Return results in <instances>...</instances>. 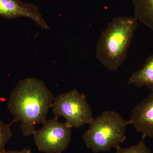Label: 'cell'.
I'll return each mask as SVG.
<instances>
[{
    "label": "cell",
    "instance_id": "52a82bcc",
    "mask_svg": "<svg viewBox=\"0 0 153 153\" xmlns=\"http://www.w3.org/2000/svg\"><path fill=\"white\" fill-rule=\"evenodd\" d=\"M131 124L143 136L153 138V91L132 109Z\"/></svg>",
    "mask_w": 153,
    "mask_h": 153
},
{
    "label": "cell",
    "instance_id": "9c48e42d",
    "mask_svg": "<svg viewBox=\"0 0 153 153\" xmlns=\"http://www.w3.org/2000/svg\"><path fill=\"white\" fill-rule=\"evenodd\" d=\"M134 17L153 31V0H132Z\"/></svg>",
    "mask_w": 153,
    "mask_h": 153
},
{
    "label": "cell",
    "instance_id": "6da1fadb",
    "mask_svg": "<svg viewBox=\"0 0 153 153\" xmlns=\"http://www.w3.org/2000/svg\"><path fill=\"white\" fill-rule=\"evenodd\" d=\"M54 99L44 81L36 78L21 80L9 99L8 108L14 116L10 124L20 122L22 133L25 136L34 134L36 126L47 120Z\"/></svg>",
    "mask_w": 153,
    "mask_h": 153
},
{
    "label": "cell",
    "instance_id": "8fae6325",
    "mask_svg": "<svg viewBox=\"0 0 153 153\" xmlns=\"http://www.w3.org/2000/svg\"><path fill=\"white\" fill-rule=\"evenodd\" d=\"M145 137L143 136L140 142L136 146L126 148L117 147L116 148V153H151L150 149L145 143Z\"/></svg>",
    "mask_w": 153,
    "mask_h": 153
},
{
    "label": "cell",
    "instance_id": "3957f363",
    "mask_svg": "<svg viewBox=\"0 0 153 153\" xmlns=\"http://www.w3.org/2000/svg\"><path fill=\"white\" fill-rule=\"evenodd\" d=\"M131 124L117 112L107 111L94 119L82 139L94 153L107 152L126 140V128Z\"/></svg>",
    "mask_w": 153,
    "mask_h": 153
},
{
    "label": "cell",
    "instance_id": "30bf717a",
    "mask_svg": "<svg viewBox=\"0 0 153 153\" xmlns=\"http://www.w3.org/2000/svg\"><path fill=\"white\" fill-rule=\"evenodd\" d=\"M10 124L6 125L0 119V153L6 152V145L13 135Z\"/></svg>",
    "mask_w": 153,
    "mask_h": 153
},
{
    "label": "cell",
    "instance_id": "8992f818",
    "mask_svg": "<svg viewBox=\"0 0 153 153\" xmlns=\"http://www.w3.org/2000/svg\"><path fill=\"white\" fill-rule=\"evenodd\" d=\"M0 16L8 19L26 17L43 29H50L37 6L21 0H0Z\"/></svg>",
    "mask_w": 153,
    "mask_h": 153
},
{
    "label": "cell",
    "instance_id": "5b68a950",
    "mask_svg": "<svg viewBox=\"0 0 153 153\" xmlns=\"http://www.w3.org/2000/svg\"><path fill=\"white\" fill-rule=\"evenodd\" d=\"M42 128L34 134L38 150L44 153H62L70 143L72 128L67 123H61L57 117L46 120Z\"/></svg>",
    "mask_w": 153,
    "mask_h": 153
},
{
    "label": "cell",
    "instance_id": "277c9868",
    "mask_svg": "<svg viewBox=\"0 0 153 153\" xmlns=\"http://www.w3.org/2000/svg\"><path fill=\"white\" fill-rule=\"evenodd\" d=\"M52 108L55 117H63L72 128L90 124L94 119L86 96L76 89L57 96L54 99Z\"/></svg>",
    "mask_w": 153,
    "mask_h": 153
},
{
    "label": "cell",
    "instance_id": "7a4b0ae2",
    "mask_svg": "<svg viewBox=\"0 0 153 153\" xmlns=\"http://www.w3.org/2000/svg\"><path fill=\"white\" fill-rule=\"evenodd\" d=\"M137 22L134 17H115L102 32L96 57L110 71L117 70L125 60Z\"/></svg>",
    "mask_w": 153,
    "mask_h": 153
},
{
    "label": "cell",
    "instance_id": "7c38bea8",
    "mask_svg": "<svg viewBox=\"0 0 153 153\" xmlns=\"http://www.w3.org/2000/svg\"><path fill=\"white\" fill-rule=\"evenodd\" d=\"M4 153H32L31 150L30 149L26 148L21 151H6Z\"/></svg>",
    "mask_w": 153,
    "mask_h": 153
},
{
    "label": "cell",
    "instance_id": "ba28073f",
    "mask_svg": "<svg viewBox=\"0 0 153 153\" xmlns=\"http://www.w3.org/2000/svg\"><path fill=\"white\" fill-rule=\"evenodd\" d=\"M128 83L140 88L145 86L153 91V54L148 57L142 68L133 73Z\"/></svg>",
    "mask_w": 153,
    "mask_h": 153
}]
</instances>
